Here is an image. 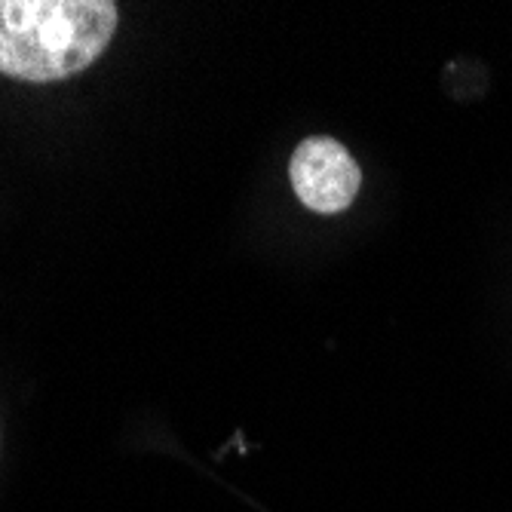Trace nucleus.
I'll list each match as a JSON object with an SVG mask.
<instances>
[{"mask_svg":"<svg viewBox=\"0 0 512 512\" xmlns=\"http://www.w3.org/2000/svg\"><path fill=\"white\" fill-rule=\"evenodd\" d=\"M111 0H0V74L50 83L96 62L117 31Z\"/></svg>","mask_w":512,"mask_h":512,"instance_id":"1","label":"nucleus"},{"mask_svg":"<svg viewBox=\"0 0 512 512\" xmlns=\"http://www.w3.org/2000/svg\"><path fill=\"white\" fill-rule=\"evenodd\" d=\"M289 175L298 200L319 215L344 212L362 188V169L338 138L329 135L304 138L292 154Z\"/></svg>","mask_w":512,"mask_h":512,"instance_id":"2","label":"nucleus"}]
</instances>
